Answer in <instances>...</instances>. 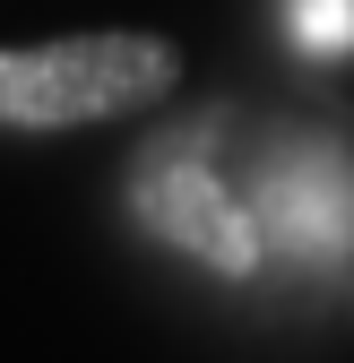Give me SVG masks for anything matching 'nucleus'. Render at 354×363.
Instances as JSON below:
<instances>
[{
	"instance_id": "obj_1",
	"label": "nucleus",
	"mask_w": 354,
	"mask_h": 363,
	"mask_svg": "<svg viewBox=\"0 0 354 363\" xmlns=\"http://www.w3.org/2000/svg\"><path fill=\"white\" fill-rule=\"evenodd\" d=\"M182 86V43L164 35H61L0 52V130H86L147 113Z\"/></svg>"
},
{
	"instance_id": "obj_2",
	"label": "nucleus",
	"mask_w": 354,
	"mask_h": 363,
	"mask_svg": "<svg viewBox=\"0 0 354 363\" xmlns=\"http://www.w3.org/2000/svg\"><path fill=\"white\" fill-rule=\"evenodd\" d=\"M139 225H156L173 251H190L199 268H216V277H251L259 251H268L259 216L199 156H156V164H139Z\"/></svg>"
},
{
	"instance_id": "obj_3",
	"label": "nucleus",
	"mask_w": 354,
	"mask_h": 363,
	"mask_svg": "<svg viewBox=\"0 0 354 363\" xmlns=\"http://www.w3.org/2000/svg\"><path fill=\"white\" fill-rule=\"evenodd\" d=\"M259 234H277L312 259H346L354 251V156H285L277 164V191L259 208Z\"/></svg>"
},
{
	"instance_id": "obj_4",
	"label": "nucleus",
	"mask_w": 354,
	"mask_h": 363,
	"mask_svg": "<svg viewBox=\"0 0 354 363\" xmlns=\"http://www.w3.org/2000/svg\"><path fill=\"white\" fill-rule=\"evenodd\" d=\"M285 35H294L312 61L354 52V0H285Z\"/></svg>"
}]
</instances>
